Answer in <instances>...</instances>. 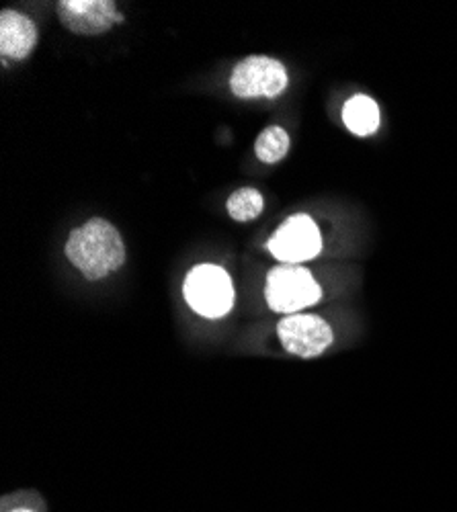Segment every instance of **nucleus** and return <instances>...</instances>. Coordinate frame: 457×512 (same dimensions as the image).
Instances as JSON below:
<instances>
[{"label":"nucleus","instance_id":"obj_1","mask_svg":"<svg viewBox=\"0 0 457 512\" xmlns=\"http://www.w3.org/2000/svg\"><path fill=\"white\" fill-rule=\"evenodd\" d=\"M66 256L82 275L97 281L126 263V244L115 226L95 218L72 230L66 242Z\"/></svg>","mask_w":457,"mask_h":512},{"label":"nucleus","instance_id":"obj_2","mask_svg":"<svg viewBox=\"0 0 457 512\" xmlns=\"http://www.w3.org/2000/svg\"><path fill=\"white\" fill-rule=\"evenodd\" d=\"M265 297L273 312L296 314L308 306L318 304L322 289L308 269L283 265L267 275Z\"/></svg>","mask_w":457,"mask_h":512},{"label":"nucleus","instance_id":"obj_3","mask_svg":"<svg viewBox=\"0 0 457 512\" xmlns=\"http://www.w3.org/2000/svg\"><path fill=\"white\" fill-rule=\"evenodd\" d=\"M187 304L205 318H222L234 306L230 275L214 265L195 267L183 285Z\"/></svg>","mask_w":457,"mask_h":512},{"label":"nucleus","instance_id":"obj_4","mask_svg":"<svg viewBox=\"0 0 457 512\" xmlns=\"http://www.w3.org/2000/svg\"><path fill=\"white\" fill-rule=\"evenodd\" d=\"M287 87V72L279 60L251 56L242 60L230 78V89L240 99H273Z\"/></svg>","mask_w":457,"mask_h":512},{"label":"nucleus","instance_id":"obj_5","mask_svg":"<svg viewBox=\"0 0 457 512\" xmlns=\"http://www.w3.org/2000/svg\"><path fill=\"white\" fill-rule=\"evenodd\" d=\"M267 248L277 261L298 265L314 259L322 248L320 230L308 216H294L285 220L267 242Z\"/></svg>","mask_w":457,"mask_h":512},{"label":"nucleus","instance_id":"obj_6","mask_svg":"<svg viewBox=\"0 0 457 512\" xmlns=\"http://www.w3.org/2000/svg\"><path fill=\"white\" fill-rule=\"evenodd\" d=\"M281 345L287 353L298 357H318L332 345V328L320 316L292 314L277 326Z\"/></svg>","mask_w":457,"mask_h":512},{"label":"nucleus","instance_id":"obj_7","mask_svg":"<svg viewBox=\"0 0 457 512\" xmlns=\"http://www.w3.org/2000/svg\"><path fill=\"white\" fill-rule=\"evenodd\" d=\"M58 17L66 29L80 35H101L123 21L111 0H62Z\"/></svg>","mask_w":457,"mask_h":512},{"label":"nucleus","instance_id":"obj_8","mask_svg":"<svg viewBox=\"0 0 457 512\" xmlns=\"http://www.w3.org/2000/svg\"><path fill=\"white\" fill-rule=\"evenodd\" d=\"M37 46V29L33 21L17 11L0 15V54L5 60H25Z\"/></svg>","mask_w":457,"mask_h":512},{"label":"nucleus","instance_id":"obj_9","mask_svg":"<svg viewBox=\"0 0 457 512\" xmlns=\"http://www.w3.org/2000/svg\"><path fill=\"white\" fill-rule=\"evenodd\" d=\"M343 121L347 130L355 136H371L378 132L380 127V109L378 103L369 99L367 95H357L347 101L343 109Z\"/></svg>","mask_w":457,"mask_h":512},{"label":"nucleus","instance_id":"obj_10","mask_svg":"<svg viewBox=\"0 0 457 512\" xmlns=\"http://www.w3.org/2000/svg\"><path fill=\"white\" fill-rule=\"evenodd\" d=\"M289 136L279 125H271L267 130H263L255 142V154L259 156L261 162L265 164H275L283 160L289 152Z\"/></svg>","mask_w":457,"mask_h":512},{"label":"nucleus","instance_id":"obj_11","mask_svg":"<svg viewBox=\"0 0 457 512\" xmlns=\"http://www.w3.org/2000/svg\"><path fill=\"white\" fill-rule=\"evenodd\" d=\"M263 195L253 189V187H244L238 189L230 195L228 199V213L230 218L236 222H251L257 220L263 213Z\"/></svg>","mask_w":457,"mask_h":512},{"label":"nucleus","instance_id":"obj_12","mask_svg":"<svg viewBox=\"0 0 457 512\" xmlns=\"http://www.w3.org/2000/svg\"><path fill=\"white\" fill-rule=\"evenodd\" d=\"M13 512H31V510H27V508H17V510H13Z\"/></svg>","mask_w":457,"mask_h":512}]
</instances>
